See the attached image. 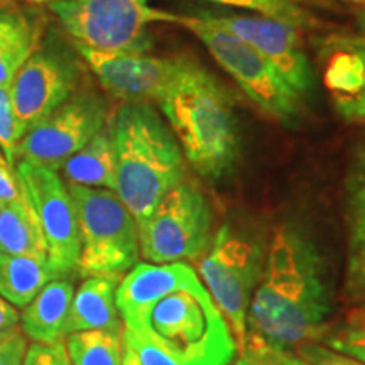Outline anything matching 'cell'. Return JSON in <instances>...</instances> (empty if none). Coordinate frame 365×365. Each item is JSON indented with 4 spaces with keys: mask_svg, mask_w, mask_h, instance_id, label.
Segmentation results:
<instances>
[{
    "mask_svg": "<svg viewBox=\"0 0 365 365\" xmlns=\"http://www.w3.org/2000/svg\"><path fill=\"white\" fill-rule=\"evenodd\" d=\"M118 282L120 279L115 277H86L73 296L66 331L73 333L124 325L115 304Z\"/></svg>",
    "mask_w": 365,
    "mask_h": 365,
    "instance_id": "18",
    "label": "cell"
},
{
    "mask_svg": "<svg viewBox=\"0 0 365 365\" xmlns=\"http://www.w3.org/2000/svg\"><path fill=\"white\" fill-rule=\"evenodd\" d=\"M21 196V182L12 168H0V202L11 203Z\"/></svg>",
    "mask_w": 365,
    "mask_h": 365,
    "instance_id": "31",
    "label": "cell"
},
{
    "mask_svg": "<svg viewBox=\"0 0 365 365\" xmlns=\"http://www.w3.org/2000/svg\"><path fill=\"white\" fill-rule=\"evenodd\" d=\"M65 344L73 365H122L124 362V325L68 333Z\"/></svg>",
    "mask_w": 365,
    "mask_h": 365,
    "instance_id": "22",
    "label": "cell"
},
{
    "mask_svg": "<svg viewBox=\"0 0 365 365\" xmlns=\"http://www.w3.org/2000/svg\"><path fill=\"white\" fill-rule=\"evenodd\" d=\"M22 365H73L65 341L34 344L27 346Z\"/></svg>",
    "mask_w": 365,
    "mask_h": 365,
    "instance_id": "28",
    "label": "cell"
},
{
    "mask_svg": "<svg viewBox=\"0 0 365 365\" xmlns=\"http://www.w3.org/2000/svg\"><path fill=\"white\" fill-rule=\"evenodd\" d=\"M354 2H357V4H362V2H365V0H354Z\"/></svg>",
    "mask_w": 365,
    "mask_h": 365,
    "instance_id": "39",
    "label": "cell"
},
{
    "mask_svg": "<svg viewBox=\"0 0 365 365\" xmlns=\"http://www.w3.org/2000/svg\"><path fill=\"white\" fill-rule=\"evenodd\" d=\"M202 41L213 59L261 110L291 124L301 113V98L261 53L202 14L178 16V22Z\"/></svg>",
    "mask_w": 365,
    "mask_h": 365,
    "instance_id": "7",
    "label": "cell"
},
{
    "mask_svg": "<svg viewBox=\"0 0 365 365\" xmlns=\"http://www.w3.org/2000/svg\"><path fill=\"white\" fill-rule=\"evenodd\" d=\"M122 323L125 349L140 365H232L239 350L220 308L186 262L161 294Z\"/></svg>",
    "mask_w": 365,
    "mask_h": 365,
    "instance_id": "1",
    "label": "cell"
},
{
    "mask_svg": "<svg viewBox=\"0 0 365 365\" xmlns=\"http://www.w3.org/2000/svg\"><path fill=\"white\" fill-rule=\"evenodd\" d=\"M46 19L33 7L0 4V85L9 86L17 70L43 43Z\"/></svg>",
    "mask_w": 365,
    "mask_h": 365,
    "instance_id": "15",
    "label": "cell"
},
{
    "mask_svg": "<svg viewBox=\"0 0 365 365\" xmlns=\"http://www.w3.org/2000/svg\"><path fill=\"white\" fill-rule=\"evenodd\" d=\"M17 328H19V327H14V328H11V330H7V331H0V350H2V346L7 344L9 339H11V336L14 335V331H16Z\"/></svg>",
    "mask_w": 365,
    "mask_h": 365,
    "instance_id": "35",
    "label": "cell"
},
{
    "mask_svg": "<svg viewBox=\"0 0 365 365\" xmlns=\"http://www.w3.org/2000/svg\"><path fill=\"white\" fill-rule=\"evenodd\" d=\"M252 355L254 359L261 360L266 365H309L307 360L301 359L298 354L287 350V346H276L264 341L261 336L247 333L244 352Z\"/></svg>",
    "mask_w": 365,
    "mask_h": 365,
    "instance_id": "26",
    "label": "cell"
},
{
    "mask_svg": "<svg viewBox=\"0 0 365 365\" xmlns=\"http://www.w3.org/2000/svg\"><path fill=\"white\" fill-rule=\"evenodd\" d=\"M327 346L365 362V307H355L339 327L328 330Z\"/></svg>",
    "mask_w": 365,
    "mask_h": 365,
    "instance_id": "24",
    "label": "cell"
},
{
    "mask_svg": "<svg viewBox=\"0 0 365 365\" xmlns=\"http://www.w3.org/2000/svg\"><path fill=\"white\" fill-rule=\"evenodd\" d=\"M108 122V102L81 85L65 103L31 127L16 148V161L58 171Z\"/></svg>",
    "mask_w": 365,
    "mask_h": 365,
    "instance_id": "11",
    "label": "cell"
},
{
    "mask_svg": "<svg viewBox=\"0 0 365 365\" xmlns=\"http://www.w3.org/2000/svg\"><path fill=\"white\" fill-rule=\"evenodd\" d=\"M115 193L137 227L185 180L175 134L149 103H124L112 122Z\"/></svg>",
    "mask_w": 365,
    "mask_h": 365,
    "instance_id": "4",
    "label": "cell"
},
{
    "mask_svg": "<svg viewBox=\"0 0 365 365\" xmlns=\"http://www.w3.org/2000/svg\"><path fill=\"white\" fill-rule=\"evenodd\" d=\"M352 43L360 49L364 59V76H362V86H360L359 93L355 95L352 100L341 105L336 108V112L340 113L345 120L350 122H365V39H350Z\"/></svg>",
    "mask_w": 365,
    "mask_h": 365,
    "instance_id": "29",
    "label": "cell"
},
{
    "mask_svg": "<svg viewBox=\"0 0 365 365\" xmlns=\"http://www.w3.org/2000/svg\"><path fill=\"white\" fill-rule=\"evenodd\" d=\"M26 350L27 339L21 328H17L7 344L0 350V365H22Z\"/></svg>",
    "mask_w": 365,
    "mask_h": 365,
    "instance_id": "30",
    "label": "cell"
},
{
    "mask_svg": "<svg viewBox=\"0 0 365 365\" xmlns=\"http://www.w3.org/2000/svg\"><path fill=\"white\" fill-rule=\"evenodd\" d=\"M2 207H4V203H2V202H0V210H2Z\"/></svg>",
    "mask_w": 365,
    "mask_h": 365,
    "instance_id": "40",
    "label": "cell"
},
{
    "mask_svg": "<svg viewBox=\"0 0 365 365\" xmlns=\"http://www.w3.org/2000/svg\"><path fill=\"white\" fill-rule=\"evenodd\" d=\"M200 14L261 53L301 98L312 97L314 71L312 61L301 48L298 27L266 16H237L207 11H200Z\"/></svg>",
    "mask_w": 365,
    "mask_h": 365,
    "instance_id": "13",
    "label": "cell"
},
{
    "mask_svg": "<svg viewBox=\"0 0 365 365\" xmlns=\"http://www.w3.org/2000/svg\"><path fill=\"white\" fill-rule=\"evenodd\" d=\"M16 176L39 218L48 245L49 267L56 277L71 276L78 271L81 242L68 185L58 171L29 163H17Z\"/></svg>",
    "mask_w": 365,
    "mask_h": 365,
    "instance_id": "12",
    "label": "cell"
},
{
    "mask_svg": "<svg viewBox=\"0 0 365 365\" xmlns=\"http://www.w3.org/2000/svg\"><path fill=\"white\" fill-rule=\"evenodd\" d=\"M330 313L322 255L298 227L282 225L272 237L250 299L247 333L276 346H298L325 339Z\"/></svg>",
    "mask_w": 365,
    "mask_h": 365,
    "instance_id": "2",
    "label": "cell"
},
{
    "mask_svg": "<svg viewBox=\"0 0 365 365\" xmlns=\"http://www.w3.org/2000/svg\"><path fill=\"white\" fill-rule=\"evenodd\" d=\"M63 29L100 53L145 54L153 48V22H178L176 14L153 9L149 0H58L48 4Z\"/></svg>",
    "mask_w": 365,
    "mask_h": 365,
    "instance_id": "6",
    "label": "cell"
},
{
    "mask_svg": "<svg viewBox=\"0 0 365 365\" xmlns=\"http://www.w3.org/2000/svg\"><path fill=\"white\" fill-rule=\"evenodd\" d=\"M212 227L208 198L195 182L182 180L137 227L140 255L150 264L196 259L212 244Z\"/></svg>",
    "mask_w": 365,
    "mask_h": 365,
    "instance_id": "9",
    "label": "cell"
},
{
    "mask_svg": "<svg viewBox=\"0 0 365 365\" xmlns=\"http://www.w3.org/2000/svg\"><path fill=\"white\" fill-rule=\"evenodd\" d=\"M234 365H266V364H262L261 360L254 359L252 355H249V354H244V355H242L240 359L234 360Z\"/></svg>",
    "mask_w": 365,
    "mask_h": 365,
    "instance_id": "33",
    "label": "cell"
},
{
    "mask_svg": "<svg viewBox=\"0 0 365 365\" xmlns=\"http://www.w3.org/2000/svg\"><path fill=\"white\" fill-rule=\"evenodd\" d=\"M24 2H29V4H51V2H58V0H24Z\"/></svg>",
    "mask_w": 365,
    "mask_h": 365,
    "instance_id": "37",
    "label": "cell"
},
{
    "mask_svg": "<svg viewBox=\"0 0 365 365\" xmlns=\"http://www.w3.org/2000/svg\"><path fill=\"white\" fill-rule=\"evenodd\" d=\"M0 168H11V166H9V164H7L6 158H4L2 153H0ZM12 170H14V168H12Z\"/></svg>",
    "mask_w": 365,
    "mask_h": 365,
    "instance_id": "38",
    "label": "cell"
},
{
    "mask_svg": "<svg viewBox=\"0 0 365 365\" xmlns=\"http://www.w3.org/2000/svg\"><path fill=\"white\" fill-rule=\"evenodd\" d=\"M208 2H217L227 7L247 9V11L259 12L261 16L271 17V19L287 22L298 29H312L318 24L317 17L299 7L294 0H208Z\"/></svg>",
    "mask_w": 365,
    "mask_h": 365,
    "instance_id": "23",
    "label": "cell"
},
{
    "mask_svg": "<svg viewBox=\"0 0 365 365\" xmlns=\"http://www.w3.org/2000/svg\"><path fill=\"white\" fill-rule=\"evenodd\" d=\"M158 103L191 168L207 180H222L240 150L228 91L196 59L182 56L175 80Z\"/></svg>",
    "mask_w": 365,
    "mask_h": 365,
    "instance_id": "3",
    "label": "cell"
},
{
    "mask_svg": "<svg viewBox=\"0 0 365 365\" xmlns=\"http://www.w3.org/2000/svg\"><path fill=\"white\" fill-rule=\"evenodd\" d=\"M75 287L68 277L49 281L21 314V330L36 344H56L66 339L68 318Z\"/></svg>",
    "mask_w": 365,
    "mask_h": 365,
    "instance_id": "17",
    "label": "cell"
},
{
    "mask_svg": "<svg viewBox=\"0 0 365 365\" xmlns=\"http://www.w3.org/2000/svg\"><path fill=\"white\" fill-rule=\"evenodd\" d=\"M266 254L261 242L223 225L198 267L203 284L230 325L240 352L247 341L250 299L262 277Z\"/></svg>",
    "mask_w": 365,
    "mask_h": 365,
    "instance_id": "8",
    "label": "cell"
},
{
    "mask_svg": "<svg viewBox=\"0 0 365 365\" xmlns=\"http://www.w3.org/2000/svg\"><path fill=\"white\" fill-rule=\"evenodd\" d=\"M346 223L345 294L354 307H365V150L355 159L346 182Z\"/></svg>",
    "mask_w": 365,
    "mask_h": 365,
    "instance_id": "16",
    "label": "cell"
},
{
    "mask_svg": "<svg viewBox=\"0 0 365 365\" xmlns=\"http://www.w3.org/2000/svg\"><path fill=\"white\" fill-rule=\"evenodd\" d=\"M58 279L48 261L0 252V298L24 308L49 281Z\"/></svg>",
    "mask_w": 365,
    "mask_h": 365,
    "instance_id": "21",
    "label": "cell"
},
{
    "mask_svg": "<svg viewBox=\"0 0 365 365\" xmlns=\"http://www.w3.org/2000/svg\"><path fill=\"white\" fill-rule=\"evenodd\" d=\"M113 122V120H112ZM112 122L108 120L93 139L61 166L68 185L115 191V153H113Z\"/></svg>",
    "mask_w": 365,
    "mask_h": 365,
    "instance_id": "20",
    "label": "cell"
},
{
    "mask_svg": "<svg viewBox=\"0 0 365 365\" xmlns=\"http://www.w3.org/2000/svg\"><path fill=\"white\" fill-rule=\"evenodd\" d=\"M68 190L80 228V276L122 279L140 255L134 217L115 191L78 185H68Z\"/></svg>",
    "mask_w": 365,
    "mask_h": 365,
    "instance_id": "5",
    "label": "cell"
},
{
    "mask_svg": "<svg viewBox=\"0 0 365 365\" xmlns=\"http://www.w3.org/2000/svg\"><path fill=\"white\" fill-rule=\"evenodd\" d=\"M24 134L26 130L22 129L14 112L9 86L0 85V149L11 168H14V163H16L17 144Z\"/></svg>",
    "mask_w": 365,
    "mask_h": 365,
    "instance_id": "25",
    "label": "cell"
},
{
    "mask_svg": "<svg viewBox=\"0 0 365 365\" xmlns=\"http://www.w3.org/2000/svg\"><path fill=\"white\" fill-rule=\"evenodd\" d=\"M124 346H125V345H124ZM122 365H140V362H139V359L135 357V354L132 352V350L125 349V352H124V362H122Z\"/></svg>",
    "mask_w": 365,
    "mask_h": 365,
    "instance_id": "34",
    "label": "cell"
},
{
    "mask_svg": "<svg viewBox=\"0 0 365 365\" xmlns=\"http://www.w3.org/2000/svg\"><path fill=\"white\" fill-rule=\"evenodd\" d=\"M298 355L309 365H365L359 359L350 357L327 345H319L318 341H304L298 345Z\"/></svg>",
    "mask_w": 365,
    "mask_h": 365,
    "instance_id": "27",
    "label": "cell"
},
{
    "mask_svg": "<svg viewBox=\"0 0 365 365\" xmlns=\"http://www.w3.org/2000/svg\"><path fill=\"white\" fill-rule=\"evenodd\" d=\"M357 17H359V26H360V29H362V33L365 34V2L359 4V14H357Z\"/></svg>",
    "mask_w": 365,
    "mask_h": 365,
    "instance_id": "36",
    "label": "cell"
},
{
    "mask_svg": "<svg viewBox=\"0 0 365 365\" xmlns=\"http://www.w3.org/2000/svg\"><path fill=\"white\" fill-rule=\"evenodd\" d=\"M19 319L21 314L16 309V307L4 298H0V331H7L11 328L17 327Z\"/></svg>",
    "mask_w": 365,
    "mask_h": 365,
    "instance_id": "32",
    "label": "cell"
},
{
    "mask_svg": "<svg viewBox=\"0 0 365 365\" xmlns=\"http://www.w3.org/2000/svg\"><path fill=\"white\" fill-rule=\"evenodd\" d=\"M73 48L58 33L49 31L14 75L9 91L17 120L26 132L65 103L83 83L85 65Z\"/></svg>",
    "mask_w": 365,
    "mask_h": 365,
    "instance_id": "10",
    "label": "cell"
},
{
    "mask_svg": "<svg viewBox=\"0 0 365 365\" xmlns=\"http://www.w3.org/2000/svg\"><path fill=\"white\" fill-rule=\"evenodd\" d=\"M0 252L48 261L43 228L22 185L19 198L0 210Z\"/></svg>",
    "mask_w": 365,
    "mask_h": 365,
    "instance_id": "19",
    "label": "cell"
},
{
    "mask_svg": "<svg viewBox=\"0 0 365 365\" xmlns=\"http://www.w3.org/2000/svg\"><path fill=\"white\" fill-rule=\"evenodd\" d=\"M76 51L112 98L124 103H150L163 97L180 70L182 56L159 58L130 53H100L73 43Z\"/></svg>",
    "mask_w": 365,
    "mask_h": 365,
    "instance_id": "14",
    "label": "cell"
}]
</instances>
